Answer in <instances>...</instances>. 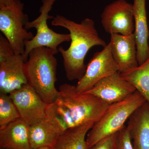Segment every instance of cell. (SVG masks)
Masks as SVG:
<instances>
[{
    "mask_svg": "<svg viewBox=\"0 0 149 149\" xmlns=\"http://www.w3.org/2000/svg\"><path fill=\"white\" fill-rule=\"evenodd\" d=\"M146 102L143 96L136 91L123 100L110 105L87 134L86 141L89 148L102 139L120 131L132 113Z\"/></svg>",
    "mask_w": 149,
    "mask_h": 149,
    "instance_id": "obj_4",
    "label": "cell"
},
{
    "mask_svg": "<svg viewBox=\"0 0 149 149\" xmlns=\"http://www.w3.org/2000/svg\"><path fill=\"white\" fill-rule=\"evenodd\" d=\"M54 26L64 27L68 30L71 37L69 48H58L63 58L66 77L70 81L80 80L85 74L87 65L85 56L90 49L95 46L105 47L107 44L99 35L93 19H84L80 23L61 15H56L52 21Z\"/></svg>",
    "mask_w": 149,
    "mask_h": 149,
    "instance_id": "obj_1",
    "label": "cell"
},
{
    "mask_svg": "<svg viewBox=\"0 0 149 149\" xmlns=\"http://www.w3.org/2000/svg\"><path fill=\"white\" fill-rule=\"evenodd\" d=\"M56 54L46 47L35 48L30 52L24 63L28 83L48 104L53 103L58 94L55 86L58 64Z\"/></svg>",
    "mask_w": 149,
    "mask_h": 149,
    "instance_id": "obj_3",
    "label": "cell"
},
{
    "mask_svg": "<svg viewBox=\"0 0 149 149\" xmlns=\"http://www.w3.org/2000/svg\"><path fill=\"white\" fill-rule=\"evenodd\" d=\"M120 74L121 77L133 85L149 104V57L143 64Z\"/></svg>",
    "mask_w": 149,
    "mask_h": 149,
    "instance_id": "obj_18",
    "label": "cell"
},
{
    "mask_svg": "<svg viewBox=\"0 0 149 149\" xmlns=\"http://www.w3.org/2000/svg\"><path fill=\"white\" fill-rule=\"evenodd\" d=\"M15 54L11 45L3 34H0V63Z\"/></svg>",
    "mask_w": 149,
    "mask_h": 149,
    "instance_id": "obj_21",
    "label": "cell"
},
{
    "mask_svg": "<svg viewBox=\"0 0 149 149\" xmlns=\"http://www.w3.org/2000/svg\"><path fill=\"white\" fill-rule=\"evenodd\" d=\"M23 56L14 55L0 63V92L8 94L28 83Z\"/></svg>",
    "mask_w": 149,
    "mask_h": 149,
    "instance_id": "obj_12",
    "label": "cell"
},
{
    "mask_svg": "<svg viewBox=\"0 0 149 149\" xmlns=\"http://www.w3.org/2000/svg\"><path fill=\"white\" fill-rule=\"evenodd\" d=\"M37 149H54L52 147H42Z\"/></svg>",
    "mask_w": 149,
    "mask_h": 149,
    "instance_id": "obj_24",
    "label": "cell"
},
{
    "mask_svg": "<svg viewBox=\"0 0 149 149\" xmlns=\"http://www.w3.org/2000/svg\"><path fill=\"white\" fill-rule=\"evenodd\" d=\"M101 18L103 27L110 35H128L134 32L133 5L125 0H117L106 6Z\"/></svg>",
    "mask_w": 149,
    "mask_h": 149,
    "instance_id": "obj_8",
    "label": "cell"
},
{
    "mask_svg": "<svg viewBox=\"0 0 149 149\" xmlns=\"http://www.w3.org/2000/svg\"><path fill=\"white\" fill-rule=\"evenodd\" d=\"M118 133L102 139L89 149H116Z\"/></svg>",
    "mask_w": 149,
    "mask_h": 149,
    "instance_id": "obj_22",
    "label": "cell"
},
{
    "mask_svg": "<svg viewBox=\"0 0 149 149\" xmlns=\"http://www.w3.org/2000/svg\"><path fill=\"white\" fill-rule=\"evenodd\" d=\"M56 1L42 0L40 15L32 21L28 22L25 25V28L27 30L35 28L37 33L32 40L25 41L24 43V52L22 55L24 61H27L29 53L35 48L46 47L57 54L59 52L58 47L60 45L71 41L70 34L57 33L48 27L47 20L54 17L49 15V13Z\"/></svg>",
    "mask_w": 149,
    "mask_h": 149,
    "instance_id": "obj_6",
    "label": "cell"
},
{
    "mask_svg": "<svg viewBox=\"0 0 149 149\" xmlns=\"http://www.w3.org/2000/svg\"><path fill=\"white\" fill-rule=\"evenodd\" d=\"M20 118L17 109L8 94H0V127Z\"/></svg>",
    "mask_w": 149,
    "mask_h": 149,
    "instance_id": "obj_19",
    "label": "cell"
},
{
    "mask_svg": "<svg viewBox=\"0 0 149 149\" xmlns=\"http://www.w3.org/2000/svg\"><path fill=\"white\" fill-rule=\"evenodd\" d=\"M116 149H134L127 126L125 125L118 133Z\"/></svg>",
    "mask_w": 149,
    "mask_h": 149,
    "instance_id": "obj_20",
    "label": "cell"
},
{
    "mask_svg": "<svg viewBox=\"0 0 149 149\" xmlns=\"http://www.w3.org/2000/svg\"><path fill=\"white\" fill-rule=\"evenodd\" d=\"M14 0H0V8L7 6L11 4Z\"/></svg>",
    "mask_w": 149,
    "mask_h": 149,
    "instance_id": "obj_23",
    "label": "cell"
},
{
    "mask_svg": "<svg viewBox=\"0 0 149 149\" xmlns=\"http://www.w3.org/2000/svg\"><path fill=\"white\" fill-rule=\"evenodd\" d=\"M61 131L50 118L46 115L40 121L29 125V142L32 149L52 147L55 143Z\"/></svg>",
    "mask_w": 149,
    "mask_h": 149,
    "instance_id": "obj_16",
    "label": "cell"
},
{
    "mask_svg": "<svg viewBox=\"0 0 149 149\" xmlns=\"http://www.w3.org/2000/svg\"><path fill=\"white\" fill-rule=\"evenodd\" d=\"M94 123H88L68 130L58 136L54 149H89L86 137Z\"/></svg>",
    "mask_w": 149,
    "mask_h": 149,
    "instance_id": "obj_17",
    "label": "cell"
},
{
    "mask_svg": "<svg viewBox=\"0 0 149 149\" xmlns=\"http://www.w3.org/2000/svg\"><path fill=\"white\" fill-rule=\"evenodd\" d=\"M1 149H6V148H1Z\"/></svg>",
    "mask_w": 149,
    "mask_h": 149,
    "instance_id": "obj_25",
    "label": "cell"
},
{
    "mask_svg": "<svg viewBox=\"0 0 149 149\" xmlns=\"http://www.w3.org/2000/svg\"><path fill=\"white\" fill-rule=\"evenodd\" d=\"M132 5L134 21L133 35L137 47V59L140 65L149 57V30L146 0H134Z\"/></svg>",
    "mask_w": 149,
    "mask_h": 149,
    "instance_id": "obj_13",
    "label": "cell"
},
{
    "mask_svg": "<svg viewBox=\"0 0 149 149\" xmlns=\"http://www.w3.org/2000/svg\"><path fill=\"white\" fill-rule=\"evenodd\" d=\"M127 128L134 149H149V104L146 102L128 119Z\"/></svg>",
    "mask_w": 149,
    "mask_h": 149,
    "instance_id": "obj_14",
    "label": "cell"
},
{
    "mask_svg": "<svg viewBox=\"0 0 149 149\" xmlns=\"http://www.w3.org/2000/svg\"><path fill=\"white\" fill-rule=\"evenodd\" d=\"M24 4L20 0H14L7 6L0 8V31L13 48L15 54L23 55L25 41L34 36L25 26L29 17L24 12Z\"/></svg>",
    "mask_w": 149,
    "mask_h": 149,
    "instance_id": "obj_5",
    "label": "cell"
},
{
    "mask_svg": "<svg viewBox=\"0 0 149 149\" xmlns=\"http://www.w3.org/2000/svg\"><path fill=\"white\" fill-rule=\"evenodd\" d=\"M29 125L21 118L0 127V147L8 149H32Z\"/></svg>",
    "mask_w": 149,
    "mask_h": 149,
    "instance_id": "obj_15",
    "label": "cell"
},
{
    "mask_svg": "<svg viewBox=\"0 0 149 149\" xmlns=\"http://www.w3.org/2000/svg\"><path fill=\"white\" fill-rule=\"evenodd\" d=\"M110 36L109 43L111 51L118 66L119 72H127L139 66L137 47L133 33L128 35L113 34Z\"/></svg>",
    "mask_w": 149,
    "mask_h": 149,
    "instance_id": "obj_11",
    "label": "cell"
},
{
    "mask_svg": "<svg viewBox=\"0 0 149 149\" xmlns=\"http://www.w3.org/2000/svg\"><path fill=\"white\" fill-rule=\"evenodd\" d=\"M119 71L118 66L111 53L109 43L100 52H96L90 60L83 77L76 87L79 93H85L100 80Z\"/></svg>",
    "mask_w": 149,
    "mask_h": 149,
    "instance_id": "obj_7",
    "label": "cell"
},
{
    "mask_svg": "<svg viewBox=\"0 0 149 149\" xmlns=\"http://www.w3.org/2000/svg\"><path fill=\"white\" fill-rule=\"evenodd\" d=\"M136 91L121 77L119 71L100 80L85 93L97 96L109 104L123 100Z\"/></svg>",
    "mask_w": 149,
    "mask_h": 149,
    "instance_id": "obj_10",
    "label": "cell"
},
{
    "mask_svg": "<svg viewBox=\"0 0 149 149\" xmlns=\"http://www.w3.org/2000/svg\"><path fill=\"white\" fill-rule=\"evenodd\" d=\"M69 128L98 121L110 106L97 96L79 93L74 85H61L56 100L51 104Z\"/></svg>",
    "mask_w": 149,
    "mask_h": 149,
    "instance_id": "obj_2",
    "label": "cell"
},
{
    "mask_svg": "<svg viewBox=\"0 0 149 149\" xmlns=\"http://www.w3.org/2000/svg\"><path fill=\"white\" fill-rule=\"evenodd\" d=\"M20 118L28 125L40 121L46 116V104L29 83L9 94Z\"/></svg>",
    "mask_w": 149,
    "mask_h": 149,
    "instance_id": "obj_9",
    "label": "cell"
}]
</instances>
